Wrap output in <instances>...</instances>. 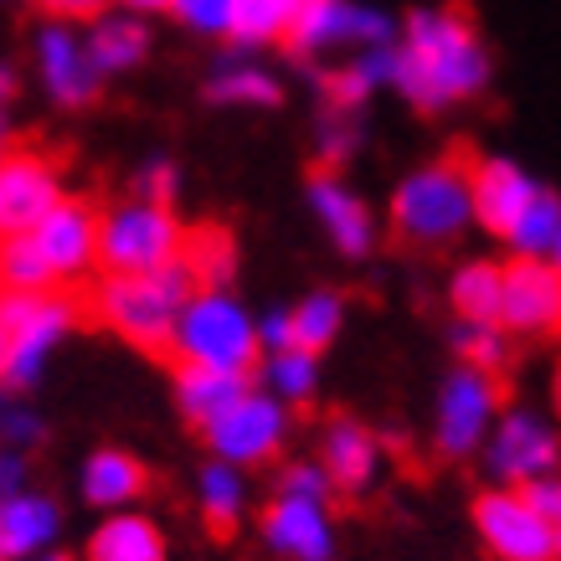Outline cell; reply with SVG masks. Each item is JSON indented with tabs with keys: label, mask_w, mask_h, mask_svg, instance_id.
<instances>
[{
	"label": "cell",
	"mask_w": 561,
	"mask_h": 561,
	"mask_svg": "<svg viewBox=\"0 0 561 561\" xmlns=\"http://www.w3.org/2000/svg\"><path fill=\"white\" fill-rule=\"evenodd\" d=\"M360 145V114H330L324 108L320 124H314V150H320L324 165H345Z\"/></svg>",
	"instance_id": "8d00e7d4"
},
{
	"label": "cell",
	"mask_w": 561,
	"mask_h": 561,
	"mask_svg": "<svg viewBox=\"0 0 561 561\" xmlns=\"http://www.w3.org/2000/svg\"><path fill=\"white\" fill-rule=\"evenodd\" d=\"M278 494H305V500H330V505H335V490H330V479L320 474L314 459L284 463V469H278Z\"/></svg>",
	"instance_id": "f35d334b"
},
{
	"label": "cell",
	"mask_w": 561,
	"mask_h": 561,
	"mask_svg": "<svg viewBox=\"0 0 561 561\" xmlns=\"http://www.w3.org/2000/svg\"><path fill=\"white\" fill-rule=\"evenodd\" d=\"M206 103L217 108H278L284 103V83L263 57H227L206 78Z\"/></svg>",
	"instance_id": "cb8c5ba5"
},
{
	"label": "cell",
	"mask_w": 561,
	"mask_h": 561,
	"mask_svg": "<svg viewBox=\"0 0 561 561\" xmlns=\"http://www.w3.org/2000/svg\"><path fill=\"white\" fill-rule=\"evenodd\" d=\"M305 202H309V217L320 221V232L330 238V248H335L341 257H371L376 253V238H381L376 211L341 171H314L309 175Z\"/></svg>",
	"instance_id": "e0dca14e"
},
{
	"label": "cell",
	"mask_w": 561,
	"mask_h": 561,
	"mask_svg": "<svg viewBox=\"0 0 561 561\" xmlns=\"http://www.w3.org/2000/svg\"><path fill=\"white\" fill-rule=\"evenodd\" d=\"M546 191L541 175H530L515 154H479L469 160V206H474V227L490 238H505L515 221L526 217V206Z\"/></svg>",
	"instance_id": "2e32d148"
},
{
	"label": "cell",
	"mask_w": 561,
	"mask_h": 561,
	"mask_svg": "<svg viewBox=\"0 0 561 561\" xmlns=\"http://www.w3.org/2000/svg\"><path fill=\"white\" fill-rule=\"evenodd\" d=\"M32 72L42 93L68 114H83L103 99V72L83 47V26L72 21H42L32 32Z\"/></svg>",
	"instance_id": "4fadbf2b"
},
{
	"label": "cell",
	"mask_w": 561,
	"mask_h": 561,
	"mask_svg": "<svg viewBox=\"0 0 561 561\" xmlns=\"http://www.w3.org/2000/svg\"><path fill=\"white\" fill-rule=\"evenodd\" d=\"M83 561H171V536L150 511L99 515L83 541Z\"/></svg>",
	"instance_id": "7402d4cb"
},
{
	"label": "cell",
	"mask_w": 561,
	"mask_h": 561,
	"mask_svg": "<svg viewBox=\"0 0 561 561\" xmlns=\"http://www.w3.org/2000/svg\"><path fill=\"white\" fill-rule=\"evenodd\" d=\"M114 5H119V11H129V16H165V5H171V0H114Z\"/></svg>",
	"instance_id": "f6af8a7d"
},
{
	"label": "cell",
	"mask_w": 561,
	"mask_h": 561,
	"mask_svg": "<svg viewBox=\"0 0 561 561\" xmlns=\"http://www.w3.org/2000/svg\"><path fill=\"white\" fill-rule=\"evenodd\" d=\"M47 443V417L16 397V391L0 387V448H16V454H32Z\"/></svg>",
	"instance_id": "e575fe53"
},
{
	"label": "cell",
	"mask_w": 561,
	"mask_h": 561,
	"mask_svg": "<svg viewBox=\"0 0 561 561\" xmlns=\"http://www.w3.org/2000/svg\"><path fill=\"white\" fill-rule=\"evenodd\" d=\"M191 289H196V284H191L186 263H171V268H160V273H139V278L103 273L99 289H93V314H99V324H108L124 345H135L145 356H165L171 324Z\"/></svg>",
	"instance_id": "277c9868"
},
{
	"label": "cell",
	"mask_w": 561,
	"mask_h": 561,
	"mask_svg": "<svg viewBox=\"0 0 561 561\" xmlns=\"http://www.w3.org/2000/svg\"><path fill=\"white\" fill-rule=\"evenodd\" d=\"M0 5H11V0H0Z\"/></svg>",
	"instance_id": "681fc988"
},
{
	"label": "cell",
	"mask_w": 561,
	"mask_h": 561,
	"mask_svg": "<svg viewBox=\"0 0 561 561\" xmlns=\"http://www.w3.org/2000/svg\"><path fill=\"white\" fill-rule=\"evenodd\" d=\"M0 376H5V335H0Z\"/></svg>",
	"instance_id": "7dc6e473"
},
{
	"label": "cell",
	"mask_w": 561,
	"mask_h": 561,
	"mask_svg": "<svg viewBox=\"0 0 561 561\" xmlns=\"http://www.w3.org/2000/svg\"><path fill=\"white\" fill-rule=\"evenodd\" d=\"M145 490H150V463L129 454V448H119V443H103L78 463V494L99 515L139 511Z\"/></svg>",
	"instance_id": "44dd1931"
},
{
	"label": "cell",
	"mask_w": 561,
	"mask_h": 561,
	"mask_svg": "<svg viewBox=\"0 0 561 561\" xmlns=\"http://www.w3.org/2000/svg\"><path fill=\"white\" fill-rule=\"evenodd\" d=\"M479 459H484V474L494 479V490H520L530 479L557 474L561 433L536 408H500Z\"/></svg>",
	"instance_id": "30bf717a"
},
{
	"label": "cell",
	"mask_w": 561,
	"mask_h": 561,
	"mask_svg": "<svg viewBox=\"0 0 561 561\" xmlns=\"http://www.w3.org/2000/svg\"><path fill=\"white\" fill-rule=\"evenodd\" d=\"M448 309L463 324H500V263L494 257H463L448 278Z\"/></svg>",
	"instance_id": "1f68e13d"
},
{
	"label": "cell",
	"mask_w": 561,
	"mask_h": 561,
	"mask_svg": "<svg viewBox=\"0 0 561 561\" xmlns=\"http://www.w3.org/2000/svg\"><path fill=\"white\" fill-rule=\"evenodd\" d=\"M469 520L494 561H561V526L541 520L515 490H479Z\"/></svg>",
	"instance_id": "7c38bea8"
},
{
	"label": "cell",
	"mask_w": 561,
	"mask_h": 561,
	"mask_svg": "<svg viewBox=\"0 0 561 561\" xmlns=\"http://www.w3.org/2000/svg\"><path fill=\"white\" fill-rule=\"evenodd\" d=\"M21 238L32 242L36 263L47 273L51 289L68 294L72 284H83L88 273H99V206L88 196H62L42 221H32Z\"/></svg>",
	"instance_id": "8fae6325"
},
{
	"label": "cell",
	"mask_w": 561,
	"mask_h": 561,
	"mask_svg": "<svg viewBox=\"0 0 561 561\" xmlns=\"http://www.w3.org/2000/svg\"><path fill=\"white\" fill-rule=\"evenodd\" d=\"M21 93V72L11 68V62H0V108H11Z\"/></svg>",
	"instance_id": "ee69618b"
},
{
	"label": "cell",
	"mask_w": 561,
	"mask_h": 561,
	"mask_svg": "<svg viewBox=\"0 0 561 561\" xmlns=\"http://www.w3.org/2000/svg\"><path fill=\"white\" fill-rule=\"evenodd\" d=\"M42 11H47V21H72V26H88V21L99 16V11H108L114 0H36Z\"/></svg>",
	"instance_id": "60d3db41"
},
{
	"label": "cell",
	"mask_w": 561,
	"mask_h": 561,
	"mask_svg": "<svg viewBox=\"0 0 561 561\" xmlns=\"http://www.w3.org/2000/svg\"><path fill=\"white\" fill-rule=\"evenodd\" d=\"M320 88H324V108L330 114H360L381 88H391V47L356 51V57L335 62L320 78Z\"/></svg>",
	"instance_id": "4316f807"
},
{
	"label": "cell",
	"mask_w": 561,
	"mask_h": 561,
	"mask_svg": "<svg viewBox=\"0 0 561 561\" xmlns=\"http://www.w3.org/2000/svg\"><path fill=\"white\" fill-rule=\"evenodd\" d=\"M257 541L278 561H341V526L330 500L273 490V500L257 515Z\"/></svg>",
	"instance_id": "5bb4252c"
},
{
	"label": "cell",
	"mask_w": 561,
	"mask_h": 561,
	"mask_svg": "<svg viewBox=\"0 0 561 561\" xmlns=\"http://www.w3.org/2000/svg\"><path fill=\"white\" fill-rule=\"evenodd\" d=\"M26 484H32V459L16 454V448H0V500H11Z\"/></svg>",
	"instance_id": "b9f144b4"
},
{
	"label": "cell",
	"mask_w": 561,
	"mask_h": 561,
	"mask_svg": "<svg viewBox=\"0 0 561 561\" xmlns=\"http://www.w3.org/2000/svg\"><path fill=\"white\" fill-rule=\"evenodd\" d=\"M257 376H263V397H273L278 408H305V402H314V391H320V356H309V351H263L253 366Z\"/></svg>",
	"instance_id": "f546056e"
},
{
	"label": "cell",
	"mask_w": 561,
	"mask_h": 561,
	"mask_svg": "<svg viewBox=\"0 0 561 561\" xmlns=\"http://www.w3.org/2000/svg\"><path fill=\"white\" fill-rule=\"evenodd\" d=\"M181 181H186V175H181V165H175L171 154H150L135 171V196L139 202H154V206H175Z\"/></svg>",
	"instance_id": "74e56055"
},
{
	"label": "cell",
	"mask_w": 561,
	"mask_h": 561,
	"mask_svg": "<svg viewBox=\"0 0 561 561\" xmlns=\"http://www.w3.org/2000/svg\"><path fill=\"white\" fill-rule=\"evenodd\" d=\"M284 314H289V345L294 351L324 356L330 345L341 341L345 320H351V299H345L341 289L320 284V289H305L294 305H284Z\"/></svg>",
	"instance_id": "484cf974"
},
{
	"label": "cell",
	"mask_w": 561,
	"mask_h": 561,
	"mask_svg": "<svg viewBox=\"0 0 561 561\" xmlns=\"http://www.w3.org/2000/svg\"><path fill=\"white\" fill-rule=\"evenodd\" d=\"M248 387H253V376H221V371H202V366H175V376H171L175 412H181L196 433H202L206 423H217Z\"/></svg>",
	"instance_id": "83f0119b"
},
{
	"label": "cell",
	"mask_w": 561,
	"mask_h": 561,
	"mask_svg": "<svg viewBox=\"0 0 561 561\" xmlns=\"http://www.w3.org/2000/svg\"><path fill=\"white\" fill-rule=\"evenodd\" d=\"M196 511H202L211 536H232V530L248 520V511H253V484H248V474L232 469V463L206 459L202 469H196Z\"/></svg>",
	"instance_id": "d4e9b609"
},
{
	"label": "cell",
	"mask_w": 561,
	"mask_h": 561,
	"mask_svg": "<svg viewBox=\"0 0 561 561\" xmlns=\"http://www.w3.org/2000/svg\"><path fill=\"white\" fill-rule=\"evenodd\" d=\"M257 345L263 351H289V314H284V305L257 314Z\"/></svg>",
	"instance_id": "7bdbcfd3"
},
{
	"label": "cell",
	"mask_w": 561,
	"mask_h": 561,
	"mask_svg": "<svg viewBox=\"0 0 561 561\" xmlns=\"http://www.w3.org/2000/svg\"><path fill=\"white\" fill-rule=\"evenodd\" d=\"M165 16H175V26L202 42H227V26H232V0H171Z\"/></svg>",
	"instance_id": "d590c367"
},
{
	"label": "cell",
	"mask_w": 561,
	"mask_h": 561,
	"mask_svg": "<svg viewBox=\"0 0 561 561\" xmlns=\"http://www.w3.org/2000/svg\"><path fill=\"white\" fill-rule=\"evenodd\" d=\"M181 263H186L191 284L196 289H232V278H238V238H232V227H221V221H202V227H186V242H181Z\"/></svg>",
	"instance_id": "f1b7e54d"
},
{
	"label": "cell",
	"mask_w": 561,
	"mask_h": 561,
	"mask_svg": "<svg viewBox=\"0 0 561 561\" xmlns=\"http://www.w3.org/2000/svg\"><path fill=\"white\" fill-rule=\"evenodd\" d=\"M397 42V16L371 0H299L284 47L294 57H356Z\"/></svg>",
	"instance_id": "52a82bcc"
},
{
	"label": "cell",
	"mask_w": 561,
	"mask_h": 561,
	"mask_svg": "<svg viewBox=\"0 0 561 561\" xmlns=\"http://www.w3.org/2000/svg\"><path fill=\"white\" fill-rule=\"evenodd\" d=\"M448 345H454L459 366H469V371L500 376L505 366H511V335H505L500 324H463V320H454Z\"/></svg>",
	"instance_id": "836d02e7"
},
{
	"label": "cell",
	"mask_w": 561,
	"mask_h": 561,
	"mask_svg": "<svg viewBox=\"0 0 561 561\" xmlns=\"http://www.w3.org/2000/svg\"><path fill=\"white\" fill-rule=\"evenodd\" d=\"M165 356L175 366H202L221 376H253L263 345H257V314L238 289H191L171 324Z\"/></svg>",
	"instance_id": "7a4b0ae2"
},
{
	"label": "cell",
	"mask_w": 561,
	"mask_h": 561,
	"mask_svg": "<svg viewBox=\"0 0 561 561\" xmlns=\"http://www.w3.org/2000/svg\"><path fill=\"white\" fill-rule=\"evenodd\" d=\"M561 324V273L557 263H500V330L505 335H557Z\"/></svg>",
	"instance_id": "ac0fdd59"
},
{
	"label": "cell",
	"mask_w": 561,
	"mask_h": 561,
	"mask_svg": "<svg viewBox=\"0 0 561 561\" xmlns=\"http://www.w3.org/2000/svg\"><path fill=\"white\" fill-rule=\"evenodd\" d=\"M83 320L78 299L62 289L51 294H0V335H5V376L0 387L26 397L47 376V360L62 351Z\"/></svg>",
	"instance_id": "5b68a950"
},
{
	"label": "cell",
	"mask_w": 561,
	"mask_h": 561,
	"mask_svg": "<svg viewBox=\"0 0 561 561\" xmlns=\"http://www.w3.org/2000/svg\"><path fill=\"white\" fill-rule=\"evenodd\" d=\"M505 248L511 257H526V263H557L561 257V196L551 186L526 206V217L515 221L511 232H505Z\"/></svg>",
	"instance_id": "d6a6232c"
},
{
	"label": "cell",
	"mask_w": 561,
	"mask_h": 561,
	"mask_svg": "<svg viewBox=\"0 0 561 561\" xmlns=\"http://www.w3.org/2000/svg\"><path fill=\"white\" fill-rule=\"evenodd\" d=\"M83 47L93 57V68L103 72V83L108 78H119V72H135L154 47V32L145 16H129L119 5H108L99 16L83 26Z\"/></svg>",
	"instance_id": "603a6c76"
},
{
	"label": "cell",
	"mask_w": 561,
	"mask_h": 561,
	"mask_svg": "<svg viewBox=\"0 0 561 561\" xmlns=\"http://www.w3.org/2000/svg\"><path fill=\"white\" fill-rule=\"evenodd\" d=\"M62 546V505L47 490H16L0 500V561H42Z\"/></svg>",
	"instance_id": "ffe728a7"
},
{
	"label": "cell",
	"mask_w": 561,
	"mask_h": 561,
	"mask_svg": "<svg viewBox=\"0 0 561 561\" xmlns=\"http://www.w3.org/2000/svg\"><path fill=\"white\" fill-rule=\"evenodd\" d=\"M320 474L330 479L335 494H371L376 479H381V438L360 417H330L320 433Z\"/></svg>",
	"instance_id": "d6986e66"
},
{
	"label": "cell",
	"mask_w": 561,
	"mask_h": 561,
	"mask_svg": "<svg viewBox=\"0 0 561 561\" xmlns=\"http://www.w3.org/2000/svg\"><path fill=\"white\" fill-rule=\"evenodd\" d=\"M62 196H68V175H62L57 154H47L42 145H11V150H0V238L26 232Z\"/></svg>",
	"instance_id": "9a60e30c"
},
{
	"label": "cell",
	"mask_w": 561,
	"mask_h": 561,
	"mask_svg": "<svg viewBox=\"0 0 561 561\" xmlns=\"http://www.w3.org/2000/svg\"><path fill=\"white\" fill-rule=\"evenodd\" d=\"M520 500H526L530 511L541 515V520H551V526H561V479L546 474V479H530V484H520Z\"/></svg>",
	"instance_id": "ab89813d"
},
{
	"label": "cell",
	"mask_w": 561,
	"mask_h": 561,
	"mask_svg": "<svg viewBox=\"0 0 561 561\" xmlns=\"http://www.w3.org/2000/svg\"><path fill=\"white\" fill-rule=\"evenodd\" d=\"M391 232L412 248H454V242L474 227V206H469V165L459 154H438L412 165L387 202Z\"/></svg>",
	"instance_id": "3957f363"
},
{
	"label": "cell",
	"mask_w": 561,
	"mask_h": 561,
	"mask_svg": "<svg viewBox=\"0 0 561 561\" xmlns=\"http://www.w3.org/2000/svg\"><path fill=\"white\" fill-rule=\"evenodd\" d=\"M294 11H299V0H232L227 42H232L242 57L284 47V36H289V26H294Z\"/></svg>",
	"instance_id": "4dcf8cb0"
},
{
	"label": "cell",
	"mask_w": 561,
	"mask_h": 561,
	"mask_svg": "<svg viewBox=\"0 0 561 561\" xmlns=\"http://www.w3.org/2000/svg\"><path fill=\"white\" fill-rule=\"evenodd\" d=\"M42 561H68V557H62V551H51V557H42Z\"/></svg>",
	"instance_id": "c3c4849f"
},
{
	"label": "cell",
	"mask_w": 561,
	"mask_h": 561,
	"mask_svg": "<svg viewBox=\"0 0 561 561\" xmlns=\"http://www.w3.org/2000/svg\"><path fill=\"white\" fill-rule=\"evenodd\" d=\"M289 433H294V412L278 408V402L263 397L257 387H248L217 423L202 427V443L217 463H232V469L248 474V469H263V463L278 459Z\"/></svg>",
	"instance_id": "9c48e42d"
},
{
	"label": "cell",
	"mask_w": 561,
	"mask_h": 561,
	"mask_svg": "<svg viewBox=\"0 0 561 561\" xmlns=\"http://www.w3.org/2000/svg\"><path fill=\"white\" fill-rule=\"evenodd\" d=\"M181 242H186V221L175 217V206L124 196L99 211V273H119V278L160 273L181 263Z\"/></svg>",
	"instance_id": "8992f818"
},
{
	"label": "cell",
	"mask_w": 561,
	"mask_h": 561,
	"mask_svg": "<svg viewBox=\"0 0 561 561\" xmlns=\"http://www.w3.org/2000/svg\"><path fill=\"white\" fill-rule=\"evenodd\" d=\"M500 408H505L500 376L454 366V371L438 381V402H433V448L454 463L479 459V448L490 438Z\"/></svg>",
	"instance_id": "ba28073f"
},
{
	"label": "cell",
	"mask_w": 561,
	"mask_h": 561,
	"mask_svg": "<svg viewBox=\"0 0 561 561\" xmlns=\"http://www.w3.org/2000/svg\"><path fill=\"white\" fill-rule=\"evenodd\" d=\"M0 150H11V114L0 108Z\"/></svg>",
	"instance_id": "bcb514c9"
},
{
	"label": "cell",
	"mask_w": 561,
	"mask_h": 561,
	"mask_svg": "<svg viewBox=\"0 0 561 561\" xmlns=\"http://www.w3.org/2000/svg\"><path fill=\"white\" fill-rule=\"evenodd\" d=\"M494 83V51L479 32L474 11L463 5H417L397 21L391 42V93L417 114H448L474 103Z\"/></svg>",
	"instance_id": "6da1fadb"
}]
</instances>
